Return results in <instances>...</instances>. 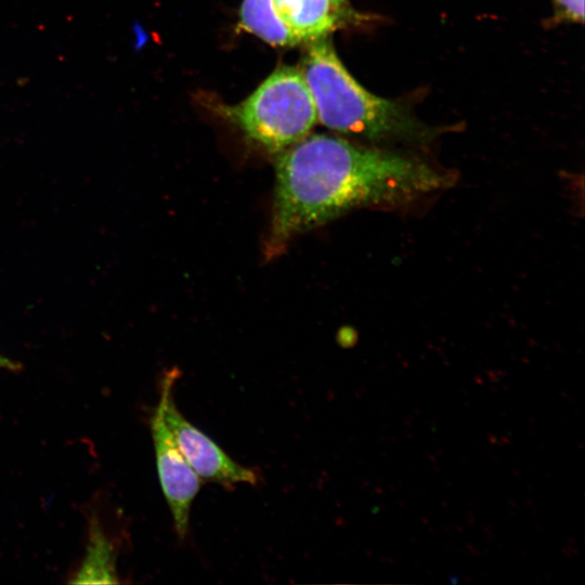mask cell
I'll return each mask as SVG.
<instances>
[{
	"instance_id": "cell-1",
	"label": "cell",
	"mask_w": 585,
	"mask_h": 585,
	"mask_svg": "<svg viewBox=\"0 0 585 585\" xmlns=\"http://www.w3.org/2000/svg\"><path fill=\"white\" fill-rule=\"evenodd\" d=\"M270 248L362 207H395L446 188L453 177L405 154L307 135L276 161Z\"/></svg>"
},
{
	"instance_id": "cell-2",
	"label": "cell",
	"mask_w": 585,
	"mask_h": 585,
	"mask_svg": "<svg viewBox=\"0 0 585 585\" xmlns=\"http://www.w3.org/2000/svg\"><path fill=\"white\" fill-rule=\"evenodd\" d=\"M320 123L369 141L428 143L437 134L408 108L366 90L347 70L327 36L310 41L301 70Z\"/></svg>"
},
{
	"instance_id": "cell-3",
	"label": "cell",
	"mask_w": 585,
	"mask_h": 585,
	"mask_svg": "<svg viewBox=\"0 0 585 585\" xmlns=\"http://www.w3.org/2000/svg\"><path fill=\"white\" fill-rule=\"evenodd\" d=\"M229 113L250 139L272 152L299 142L317 122L301 70L288 66L271 74Z\"/></svg>"
},
{
	"instance_id": "cell-4",
	"label": "cell",
	"mask_w": 585,
	"mask_h": 585,
	"mask_svg": "<svg viewBox=\"0 0 585 585\" xmlns=\"http://www.w3.org/2000/svg\"><path fill=\"white\" fill-rule=\"evenodd\" d=\"M177 375L161 381L158 405L182 455L200 480L232 487L238 483L255 485L257 473L232 459L211 438L191 424L173 399Z\"/></svg>"
},
{
	"instance_id": "cell-5",
	"label": "cell",
	"mask_w": 585,
	"mask_h": 585,
	"mask_svg": "<svg viewBox=\"0 0 585 585\" xmlns=\"http://www.w3.org/2000/svg\"><path fill=\"white\" fill-rule=\"evenodd\" d=\"M151 432L159 483L170 508L176 532L180 538H184L200 479L179 450L158 404L151 417Z\"/></svg>"
},
{
	"instance_id": "cell-6",
	"label": "cell",
	"mask_w": 585,
	"mask_h": 585,
	"mask_svg": "<svg viewBox=\"0 0 585 585\" xmlns=\"http://www.w3.org/2000/svg\"><path fill=\"white\" fill-rule=\"evenodd\" d=\"M273 3L280 18L299 42L327 36L346 12L333 0H273Z\"/></svg>"
},
{
	"instance_id": "cell-7",
	"label": "cell",
	"mask_w": 585,
	"mask_h": 585,
	"mask_svg": "<svg viewBox=\"0 0 585 585\" xmlns=\"http://www.w3.org/2000/svg\"><path fill=\"white\" fill-rule=\"evenodd\" d=\"M116 550L101 522L92 518L89 523L86 554L79 569L69 581L74 584H116Z\"/></svg>"
},
{
	"instance_id": "cell-8",
	"label": "cell",
	"mask_w": 585,
	"mask_h": 585,
	"mask_svg": "<svg viewBox=\"0 0 585 585\" xmlns=\"http://www.w3.org/2000/svg\"><path fill=\"white\" fill-rule=\"evenodd\" d=\"M242 26L272 46H295L299 41L280 18L273 0H244Z\"/></svg>"
},
{
	"instance_id": "cell-9",
	"label": "cell",
	"mask_w": 585,
	"mask_h": 585,
	"mask_svg": "<svg viewBox=\"0 0 585 585\" xmlns=\"http://www.w3.org/2000/svg\"><path fill=\"white\" fill-rule=\"evenodd\" d=\"M559 20L574 23L584 21V0H551Z\"/></svg>"
},
{
	"instance_id": "cell-10",
	"label": "cell",
	"mask_w": 585,
	"mask_h": 585,
	"mask_svg": "<svg viewBox=\"0 0 585 585\" xmlns=\"http://www.w3.org/2000/svg\"><path fill=\"white\" fill-rule=\"evenodd\" d=\"M21 364L18 362L13 361L12 359L2 355L0 353V369L2 370H10V372H17L21 369Z\"/></svg>"
},
{
	"instance_id": "cell-11",
	"label": "cell",
	"mask_w": 585,
	"mask_h": 585,
	"mask_svg": "<svg viewBox=\"0 0 585 585\" xmlns=\"http://www.w3.org/2000/svg\"><path fill=\"white\" fill-rule=\"evenodd\" d=\"M333 1L339 9L346 10V8L348 6V0H333Z\"/></svg>"
}]
</instances>
